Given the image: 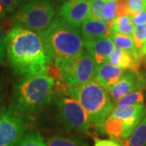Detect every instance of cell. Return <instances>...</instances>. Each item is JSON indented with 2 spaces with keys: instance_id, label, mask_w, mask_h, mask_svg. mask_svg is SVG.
Wrapping results in <instances>:
<instances>
[{
  "instance_id": "cell-6",
  "label": "cell",
  "mask_w": 146,
  "mask_h": 146,
  "mask_svg": "<svg viewBox=\"0 0 146 146\" xmlns=\"http://www.w3.org/2000/svg\"><path fill=\"white\" fill-rule=\"evenodd\" d=\"M55 17L50 0H32L25 3L13 13V26L27 29L36 33L45 30Z\"/></svg>"
},
{
  "instance_id": "cell-33",
  "label": "cell",
  "mask_w": 146,
  "mask_h": 146,
  "mask_svg": "<svg viewBox=\"0 0 146 146\" xmlns=\"http://www.w3.org/2000/svg\"><path fill=\"white\" fill-rule=\"evenodd\" d=\"M2 100V89H1V86H0V101Z\"/></svg>"
},
{
  "instance_id": "cell-20",
  "label": "cell",
  "mask_w": 146,
  "mask_h": 146,
  "mask_svg": "<svg viewBox=\"0 0 146 146\" xmlns=\"http://www.w3.org/2000/svg\"><path fill=\"white\" fill-rule=\"evenodd\" d=\"M143 102H144V94L142 90H136L126 94L125 96L117 100L116 107L124 108L138 103H142Z\"/></svg>"
},
{
  "instance_id": "cell-19",
  "label": "cell",
  "mask_w": 146,
  "mask_h": 146,
  "mask_svg": "<svg viewBox=\"0 0 146 146\" xmlns=\"http://www.w3.org/2000/svg\"><path fill=\"white\" fill-rule=\"evenodd\" d=\"M127 146H146V115L127 141Z\"/></svg>"
},
{
  "instance_id": "cell-35",
  "label": "cell",
  "mask_w": 146,
  "mask_h": 146,
  "mask_svg": "<svg viewBox=\"0 0 146 146\" xmlns=\"http://www.w3.org/2000/svg\"><path fill=\"white\" fill-rule=\"evenodd\" d=\"M144 1V3H145V8H146V0H143Z\"/></svg>"
},
{
  "instance_id": "cell-4",
  "label": "cell",
  "mask_w": 146,
  "mask_h": 146,
  "mask_svg": "<svg viewBox=\"0 0 146 146\" xmlns=\"http://www.w3.org/2000/svg\"><path fill=\"white\" fill-rule=\"evenodd\" d=\"M65 92L83 106L91 124L98 131L106 133L105 121L115 108L107 90L100 85L97 80H92L77 86L68 88Z\"/></svg>"
},
{
  "instance_id": "cell-12",
  "label": "cell",
  "mask_w": 146,
  "mask_h": 146,
  "mask_svg": "<svg viewBox=\"0 0 146 146\" xmlns=\"http://www.w3.org/2000/svg\"><path fill=\"white\" fill-rule=\"evenodd\" d=\"M84 47L97 63L99 65L108 60V58L115 50V46L110 36H106L97 40L84 41Z\"/></svg>"
},
{
  "instance_id": "cell-1",
  "label": "cell",
  "mask_w": 146,
  "mask_h": 146,
  "mask_svg": "<svg viewBox=\"0 0 146 146\" xmlns=\"http://www.w3.org/2000/svg\"><path fill=\"white\" fill-rule=\"evenodd\" d=\"M7 57L17 76L46 73L50 59L38 33L13 26L7 33Z\"/></svg>"
},
{
  "instance_id": "cell-37",
  "label": "cell",
  "mask_w": 146,
  "mask_h": 146,
  "mask_svg": "<svg viewBox=\"0 0 146 146\" xmlns=\"http://www.w3.org/2000/svg\"><path fill=\"white\" fill-rule=\"evenodd\" d=\"M124 146H127V145H124Z\"/></svg>"
},
{
  "instance_id": "cell-9",
  "label": "cell",
  "mask_w": 146,
  "mask_h": 146,
  "mask_svg": "<svg viewBox=\"0 0 146 146\" xmlns=\"http://www.w3.org/2000/svg\"><path fill=\"white\" fill-rule=\"evenodd\" d=\"M58 16L70 25L80 29L91 16V0H68L61 6Z\"/></svg>"
},
{
  "instance_id": "cell-32",
  "label": "cell",
  "mask_w": 146,
  "mask_h": 146,
  "mask_svg": "<svg viewBox=\"0 0 146 146\" xmlns=\"http://www.w3.org/2000/svg\"><path fill=\"white\" fill-rule=\"evenodd\" d=\"M52 2H54V3H56V4H63L65 2H67L68 0H51Z\"/></svg>"
},
{
  "instance_id": "cell-10",
  "label": "cell",
  "mask_w": 146,
  "mask_h": 146,
  "mask_svg": "<svg viewBox=\"0 0 146 146\" xmlns=\"http://www.w3.org/2000/svg\"><path fill=\"white\" fill-rule=\"evenodd\" d=\"M109 115L119 118L123 122L125 127V138L127 140L136 126L146 115V106L143 103H138L124 108L115 107Z\"/></svg>"
},
{
  "instance_id": "cell-17",
  "label": "cell",
  "mask_w": 146,
  "mask_h": 146,
  "mask_svg": "<svg viewBox=\"0 0 146 146\" xmlns=\"http://www.w3.org/2000/svg\"><path fill=\"white\" fill-rule=\"evenodd\" d=\"M134 24L131 15H121L116 16L110 25V32H115L123 35L132 36L134 31Z\"/></svg>"
},
{
  "instance_id": "cell-29",
  "label": "cell",
  "mask_w": 146,
  "mask_h": 146,
  "mask_svg": "<svg viewBox=\"0 0 146 146\" xmlns=\"http://www.w3.org/2000/svg\"><path fill=\"white\" fill-rule=\"evenodd\" d=\"M131 21L133 22V24L135 25H145L146 24V8L144 11H142L141 12L135 14V15H131Z\"/></svg>"
},
{
  "instance_id": "cell-11",
  "label": "cell",
  "mask_w": 146,
  "mask_h": 146,
  "mask_svg": "<svg viewBox=\"0 0 146 146\" xmlns=\"http://www.w3.org/2000/svg\"><path fill=\"white\" fill-rule=\"evenodd\" d=\"M145 85V80L135 70L123 73L119 81L110 90L113 99L118 100L126 94L136 90H142Z\"/></svg>"
},
{
  "instance_id": "cell-15",
  "label": "cell",
  "mask_w": 146,
  "mask_h": 146,
  "mask_svg": "<svg viewBox=\"0 0 146 146\" xmlns=\"http://www.w3.org/2000/svg\"><path fill=\"white\" fill-rule=\"evenodd\" d=\"M141 59V58L137 57L124 50L116 48L110 55L107 61L112 65L121 69H130L136 71L139 68Z\"/></svg>"
},
{
  "instance_id": "cell-7",
  "label": "cell",
  "mask_w": 146,
  "mask_h": 146,
  "mask_svg": "<svg viewBox=\"0 0 146 146\" xmlns=\"http://www.w3.org/2000/svg\"><path fill=\"white\" fill-rule=\"evenodd\" d=\"M98 64L92 54L85 50L60 69L66 88H72L95 79Z\"/></svg>"
},
{
  "instance_id": "cell-8",
  "label": "cell",
  "mask_w": 146,
  "mask_h": 146,
  "mask_svg": "<svg viewBox=\"0 0 146 146\" xmlns=\"http://www.w3.org/2000/svg\"><path fill=\"white\" fill-rule=\"evenodd\" d=\"M28 129L25 115L11 106L0 108V146H15Z\"/></svg>"
},
{
  "instance_id": "cell-22",
  "label": "cell",
  "mask_w": 146,
  "mask_h": 146,
  "mask_svg": "<svg viewBox=\"0 0 146 146\" xmlns=\"http://www.w3.org/2000/svg\"><path fill=\"white\" fill-rule=\"evenodd\" d=\"M118 13V3L117 0H108L106 2L103 7V21L109 25H112L113 21Z\"/></svg>"
},
{
  "instance_id": "cell-28",
  "label": "cell",
  "mask_w": 146,
  "mask_h": 146,
  "mask_svg": "<svg viewBox=\"0 0 146 146\" xmlns=\"http://www.w3.org/2000/svg\"><path fill=\"white\" fill-rule=\"evenodd\" d=\"M93 146H124L122 145L116 140H106V139H98L94 140V145Z\"/></svg>"
},
{
  "instance_id": "cell-31",
  "label": "cell",
  "mask_w": 146,
  "mask_h": 146,
  "mask_svg": "<svg viewBox=\"0 0 146 146\" xmlns=\"http://www.w3.org/2000/svg\"><path fill=\"white\" fill-rule=\"evenodd\" d=\"M141 54L142 57H143L144 55H146V29H145V45H144V46H143L142 50H141Z\"/></svg>"
},
{
  "instance_id": "cell-16",
  "label": "cell",
  "mask_w": 146,
  "mask_h": 146,
  "mask_svg": "<svg viewBox=\"0 0 146 146\" xmlns=\"http://www.w3.org/2000/svg\"><path fill=\"white\" fill-rule=\"evenodd\" d=\"M110 36L111 37L115 46L117 48L124 50L126 51L131 53L137 57L142 58V56L140 54V53L138 52V50L136 49V44H135L132 36L123 35V34L117 33L115 32H110Z\"/></svg>"
},
{
  "instance_id": "cell-24",
  "label": "cell",
  "mask_w": 146,
  "mask_h": 146,
  "mask_svg": "<svg viewBox=\"0 0 146 146\" xmlns=\"http://www.w3.org/2000/svg\"><path fill=\"white\" fill-rule=\"evenodd\" d=\"M103 0H91V17L103 21Z\"/></svg>"
},
{
  "instance_id": "cell-18",
  "label": "cell",
  "mask_w": 146,
  "mask_h": 146,
  "mask_svg": "<svg viewBox=\"0 0 146 146\" xmlns=\"http://www.w3.org/2000/svg\"><path fill=\"white\" fill-rule=\"evenodd\" d=\"M46 146H89V145L76 136L54 135L48 137Z\"/></svg>"
},
{
  "instance_id": "cell-21",
  "label": "cell",
  "mask_w": 146,
  "mask_h": 146,
  "mask_svg": "<svg viewBox=\"0 0 146 146\" xmlns=\"http://www.w3.org/2000/svg\"><path fill=\"white\" fill-rule=\"evenodd\" d=\"M15 146H46L44 138L36 131L25 133Z\"/></svg>"
},
{
  "instance_id": "cell-23",
  "label": "cell",
  "mask_w": 146,
  "mask_h": 146,
  "mask_svg": "<svg viewBox=\"0 0 146 146\" xmlns=\"http://www.w3.org/2000/svg\"><path fill=\"white\" fill-rule=\"evenodd\" d=\"M145 29H146V24L145 25H136L134 28L133 31V40L136 44V47L138 50V52L141 54V51L142 48L145 45Z\"/></svg>"
},
{
  "instance_id": "cell-13",
  "label": "cell",
  "mask_w": 146,
  "mask_h": 146,
  "mask_svg": "<svg viewBox=\"0 0 146 146\" xmlns=\"http://www.w3.org/2000/svg\"><path fill=\"white\" fill-rule=\"evenodd\" d=\"M124 73L123 69L117 68L108 61L98 66L95 79L100 85L106 90H110Z\"/></svg>"
},
{
  "instance_id": "cell-27",
  "label": "cell",
  "mask_w": 146,
  "mask_h": 146,
  "mask_svg": "<svg viewBox=\"0 0 146 146\" xmlns=\"http://www.w3.org/2000/svg\"><path fill=\"white\" fill-rule=\"evenodd\" d=\"M0 3L3 5L9 14H13L20 7L25 3L23 0H0Z\"/></svg>"
},
{
  "instance_id": "cell-26",
  "label": "cell",
  "mask_w": 146,
  "mask_h": 146,
  "mask_svg": "<svg viewBox=\"0 0 146 146\" xmlns=\"http://www.w3.org/2000/svg\"><path fill=\"white\" fill-rule=\"evenodd\" d=\"M127 8L131 16L145 10V6L143 0H127Z\"/></svg>"
},
{
  "instance_id": "cell-25",
  "label": "cell",
  "mask_w": 146,
  "mask_h": 146,
  "mask_svg": "<svg viewBox=\"0 0 146 146\" xmlns=\"http://www.w3.org/2000/svg\"><path fill=\"white\" fill-rule=\"evenodd\" d=\"M7 34H6L3 27L0 24V64L4 62L7 57Z\"/></svg>"
},
{
  "instance_id": "cell-30",
  "label": "cell",
  "mask_w": 146,
  "mask_h": 146,
  "mask_svg": "<svg viewBox=\"0 0 146 146\" xmlns=\"http://www.w3.org/2000/svg\"><path fill=\"white\" fill-rule=\"evenodd\" d=\"M7 15V11L3 5L0 3V21H3L4 19H6Z\"/></svg>"
},
{
  "instance_id": "cell-36",
  "label": "cell",
  "mask_w": 146,
  "mask_h": 146,
  "mask_svg": "<svg viewBox=\"0 0 146 146\" xmlns=\"http://www.w3.org/2000/svg\"><path fill=\"white\" fill-rule=\"evenodd\" d=\"M103 1H105V2H107L108 0H103Z\"/></svg>"
},
{
  "instance_id": "cell-2",
  "label": "cell",
  "mask_w": 146,
  "mask_h": 146,
  "mask_svg": "<svg viewBox=\"0 0 146 146\" xmlns=\"http://www.w3.org/2000/svg\"><path fill=\"white\" fill-rule=\"evenodd\" d=\"M38 33L45 44L50 64L59 70L84 51V39L80 29L70 25L58 16Z\"/></svg>"
},
{
  "instance_id": "cell-5",
  "label": "cell",
  "mask_w": 146,
  "mask_h": 146,
  "mask_svg": "<svg viewBox=\"0 0 146 146\" xmlns=\"http://www.w3.org/2000/svg\"><path fill=\"white\" fill-rule=\"evenodd\" d=\"M49 122L56 130L75 134H89L90 120L78 101L66 96H56L50 102Z\"/></svg>"
},
{
  "instance_id": "cell-34",
  "label": "cell",
  "mask_w": 146,
  "mask_h": 146,
  "mask_svg": "<svg viewBox=\"0 0 146 146\" xmlns=\"http://www.w3.org/2000/svg\"><path fill=\"white\" fill-rule=\"evenodd\" d=\"M24 3H27V2H29V1H32V0H23Z\"/></svg>"
},
{
  "instance_id": "cell-3",
  "label": "cell",
  "mask_w": 146,
  "mask_h": 146,
  "mask_svg": "<svg viewBox=\"0 0 146 146\" xmlns=\"http://www.w3.org/2000/svg\"><path fill=\"white\" fill-rule=\"evenodd\" d=\"M54 80L46 73L22 76L13 87L11 106L28 119L41 112L52 99Z\"/></svg>"
},
{
  "instance_id": "cell-14",
  "label": "cell",
  "mask_w": 146,
  "mask_h": 146,
  "mask_svg": "<svg viewBox=\"0 0 146 146\" xmlns=\"http://www.w3.org/2000/svg\"><path fill=\"white\" fill-rule=\"evenodd\" d=\"M80 31L83 36L84 41L97 40L110 36V26L105 23L93 17H89L84 21L80 28Z\"/></svg>"
}]
</instances>
